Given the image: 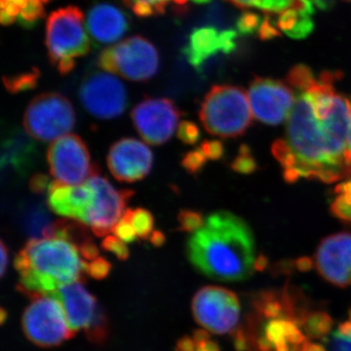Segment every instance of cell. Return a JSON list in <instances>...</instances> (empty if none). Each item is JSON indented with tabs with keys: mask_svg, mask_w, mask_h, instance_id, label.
I'll list each match as a JSON object with an SVG mask.
<instances>
[{
	"mask_svg": "<svg viewBox=\"0 0 351 351\" xmlns=\"http://www.w3.org/2000/svg\"><path fill=\"white\" fill-rule=\"evenodd\" d=\"M341 71H325L297 92L289 117L286 138L295 166L283 178L289 184L301 179L331 182L351 178L348 138L351 100L335 88Z\"/></svg>",
	"mask_w": 351,
	"mask_h": 351,
	"instance_id": "cell-1",
	"label": "cell"
},
{
	"mask_svg": "<svg viewBox=\"0 0 351 351\" xmlns=\"http://www.w3.org/2000/svg\"><path fill=\"white\" fill-rule=\"evenodd\" d=\"M186 253L198 271L223 282L246 280L256 269L250 226L228 211L210 215L204 226L189 237Z\"/></svg>",
	"mask_w": 351,
	"mask_h": 351,
	"instance_id": "cell-2",
	"label": "cell"
},
{
	"mask_svg": "<svg viewBox=\"0 0 351 351\" xmlns=\"http://www.w3.org/2000/svg\"><path fill=\"white\" fill-rule=\"evenodd\" d=\"M77 250L63 239L29 240L14 261L20 276L18 291L34 300L51 297L66 284L84 283L87 263Z\"/></svg>",
	"mask_w": 351,
	"mask_h": 351,
	"instance_id": "cell-3",
	"label": "cell"
},
{
	"mask_svg": "<svg viewBox=\"0 0 351 351\" xmlns=\"http://www.w3.org/2000/svg\"><path fill=\"white\" fill-rule=\"evenodd\" d=\"M248 98L243 88L215 85L201 104L199 119L205 130L226 138L244 135L253 119Z\"/></svg>",
	"mask_w": 351,
	"mask_h": 351,
	"instance_id": "cell-4",
	"label": "cell"
},
{
	"mask_svg": "<svg viewBox=\"0 0 351 351\" xmlns=\"http://www.w3.org/2000/svg\"><path fill=\"white\" fill-rule=\"evenodd\" d=\"M46 47L51 64L63 75L73 71L76 59L89 53L84 15L78 7H64L50 14L46 25Z\"/></svg>",
	"mask_w": 351,
	"mask_h": 351,
	"instance_id": "cell-5",
	"label": "cell"
},
{
	"mask_svg": "<svg viewBox=\"0 0 351 351\" xmlns=\"http://www.w3.org/2000/svg\"><path fill=\"white\" fill-rule=\"evenodd\" d=\"M99 66L132 82H147L156 75L159 55L154 44L143 36H132L101 52Z\"/></svg>",
	"mask_w": 351,
	"mask_h": 351,
	"instance_id": "cell-6",
	"label": "cell"
},
{
	"mask_svg": "<svg viewBox=\"0 0 351 351\" xmlns=\"http://www.w3.org/2000/svg\"><path fill=\"white\" fill-rule=\"evenodd\" d=\"M75 125V108L64 95H38L25 108V130L32 138L40 142L63 137L73 130Z\"/></svg>",
	"mask_w": 351,
	"mask_h": 351,
	"instance_id": "cell-7",
	"label": "cell"
},
{
	"mask_svg": "<svg viewBox=\"0 0 351 351\" xmlns=\"http://www.w3.org/2000/svg\"><path fill=\"white\" fill-rule=\"evenodd\" d=\"M22 325L25 337L41 348L61 345L75 336L61 302L50 295L32 300L25 308Z\"/></svg>",
	"mask_w": 351,
	"mask_h": 351,
	"instance_id": "cell-8",
	"label": "cell"
},
{
	"mask_svg": "<svg viewBox=\"0 0 351 351\" xmlns=\"http://www.w3.org/2000/svg\"><path fill=\"white\" fill-rule=\"evenodd\" d=\"M191 308L196 322L208 332L230 334L239 327V297L228 289L218 286L201 288L193 297Z\"/></svg>",
	"mask_w": 351,
	"mask_h": 351,
	"instance_id": "cell-9",
	"label": "cell"
},
{
	"mask_svg": "<svg viewBox=\"0 0 351 351\" xmlns=\"http://www.w3.org/2000/svg\"><path fill=\"white\" fill-rule=\"evenodd\" d=\"M50 173L57 182L69 186L85 184L99 174L96 164L91 163L87 145L80 136L69 134L57 138L47 152Z\"/></svg>",
	"mask_w": 351,
	"mask_h": 351,
	"instance_id": "cell-10",
	"label": "cell"
},
{
	"mask_svg": "<svg viewBox=\"0 0 351 351\" xmlns=\"http://www.w3.org/2000/svg\"><path fill=\"white\" fill-rule=\"evenodd\" d=\"M83 107L100 119L119 117L126 110V88L112 73L95 71L83 80L80 88Z\"/></svg>",
	"mask_w": 351,
	"mask_h": 351,
	"instance_id": "cell-11",
	"label": "cell"
},
{
	"mask_svg": "<svg viewBox=\"0 0 351 351\" xmlns=\"http://www.w3.org/2000/svg\"><path fill=\"white\" fill-rule=\"evenodd\" d=\"M182 112L174 101L149 98L138 103L131 112L136 130L147 144H165L174 135Z\"/></svg>",
	"mask_w": 351,
	"mask_h": 351,
	"instance_id": "cell-12",
	"label": "cell"
},
{
	"mask_svg": "<svg viewBox=\"0 0 351 351\" xmlns=\"http://www.w3.org/2000/svg\"><path fill=\"white\" fill-rule=\"evenodd\" d=\"M248 97L254 117L267 125H279L285 121L295 104L294 90L274 78H254Z\"/></svg>",
	"mask_w": 351,
	"mask_h": 351,
	"instance_id": "cell-13",
	"label": "cell"
},
{
	"mask_svg": "<svg viewBox=\"0 0 351 351\" xmlns=\"http://www.w3.org/2000/svg\"><path fill=\"white\" fill-rule=\"evenodd\" d=\"M87 182L93 186L96 196L85 223L90 226L96 237H106L113 232L123 217L127 202L134 195V191L130 189L117 191L106 178L99 174L90 178Z\"/></svg>",
	"mask_w": 351,
	"mask_h": 351,
	"instance_id": "cell-14",
	"label": "cell"
},
{
	"mask_svg": "<svg viewBox=\"0 0 351 351\" xmlns=\"http://www.w3.org/2000/svg\"><path fill=\"white\" fill-rule=\"evenodd\" d=\"M316 269L327 282L339 288L351 286V232H339L320 242L315 257Z\"/></svg>",
	"mask_w": 351,
	"mask_h": 351,
	"instance_id": "cell-15",
	"label": "cell"
},
{
	"mask_svg": "<svg viewBox=\"0 0 351 351\" xmlns=\"http://www.w3.org/2000/svg\"><path fill=\"white\" fill-rule=\"evenodd\" d=\"M107 161L108 169L117 181L135 182L151 172L154 154L144 143L125 138L110 147Z\"/></svg>",
	"mask_w": 351,
	"mask_h": 351,
	"instance_id": "cell-16",
	"label": "cell"
},
{
	"mask_svg": "<svg viewBox=\"0 0 351 351\" xmlns=\"http://www.w3.org/2000/svg\"><path fill=\"white\" fill-rule=\"evenodd\" d=\"M237 34L234 29H219L215 27H196L189 34L182 54L197 73L217 55H230L237 49Z\"/></svg>",
	"mask_w": 351,
	"mask_h": 351,
	"instance_id": "cell-17",
	"label": "cell"
},
{
	"mask_svg": "<svg viewBox=\"0 0 351 351\" xmlns=\"http://www.w3.org/2000/svg\"><path fill=\"white\" fill-rule=\"evenodd\" d=\"M93 186L86 182L80 186L54 181L48 189V206L59 216L77 219L85 223L95 201ZM86 225V223H85Z\"/></svg>",
	"mask_w": 351,
	"mask_h": 351,
	"instance_id": "cell-18",
	"label": "cell"
},
{
	"mask_svg": "<svg viewBox=\"0 0 351 351\" xmlns=\"http://www.w3.org/2000/svg\"><path fill=\"white\" fill-rule=\"evenodd\" d=\"M51 297L56 298L61 302L69 327L75 334L80 330L86 331L103 309L96 298L90 294L80 282L61 286Z\"/></svg>",
	"mask_w": 351,
	"mask_h": 351,
	"instance_id": "cell-19",
	"label": "cell"
},
{
	"mask_svg": "<svg viewBox=\"0 0 351 351\" xmlns=\"http://www.w3.org/2000/svg\"><path fill=\"white\" fill-rule=\"evenodd\" d=\"M87 29L97 43L112 44L123 38L129 29V21L119 7L99 3L88 12Z\"/></svg>",
	"mask_w": 351,
	"mask_h": 351,
	"instance_id": "cell-20",
	"label": "cell"
},
{
	"mask_svg": "<svg viewBox=\"0 0 351 351\" xmlns=\"http://www.w3.org/2000/svg\"><path fill=\"white\" fill-rule=\"evenodd\" d=\"M38 157V147L29 134L18 128L7 132L1 144L2 170L10 169L24 177L34 168Z\"/></svg>",
	"mask_w": 351,
	"mask_h": 351,
	"instance_id": "cell-21",
	"label": "cell"
},
{
	"mask_svg": "<svg viewBox=\"0 0 351 351\" xmlns=\"http://www.w3.org/2000/svg\"><path fill=\"white\" fill-rule=\"evenodd\" d=\"M21 223L25 234L31 239H54V221L40 203L25 205L21 213Z\"/></svg>",
	"mask_w": 351,
	"mask_h": 351,
	"instance_id": "cell-22",
	"label": "cell"
},
{
	"mask_svg": "<svg viewBox=\"0 0 351 351\" xmlns=\"http://www.w3.org/2000/svg\"><path fill=\"white\" fill-rule=\"evenodd\" d=\"M314 11L299 10L294 7L285 9L277 18L276 24L280 32H285L289 38L304 39L313 34Z\"/></svg>",
	"mask_w": 351,
	"mask_h": 351,
	"instance_id": "cell-23",
	"label": "cell"
},
{
	"mask_svg": "<svg viewBox=\"0 0 351 351\" xmlns=\"http://www.w3.org/2000/svg\"><path fill=\"white\" fill-rule=\"evenodd\" d=\"M256 313L258 317L265 320L276 319V318H288L284 304L282 292L265 291L260 293L254 301Z\"/></svg>",
	"mask_w": 351,
	"mask_h": 351,
	"instance_id": "cell-24",
	"label": "cell"
},
{
	"mask_svg": "<svg viewBox=\"0 0 351 351\" xmlns=\"http://www.w3.org/2000/svg\"><path fill=\"white\" fill-rule=\"evenodd\" d=\"M54 239L66 240L76 247L91 239L87 225L73 219H61L54 221Z\"/></svg>",
	"mask_w": 351,
	"mask_h": 351,
	"instance_id": "cell-25",
	"label": "cell"
},
{
	"mask_svg": "<svg viewBox=\"0 0 351 351\" xmlns=\"http://www.w3.org/2000/svg\"><path fill=\"white\" fill-rule=\"evenodd\" d=\"M306 337L314 339L327 338L332 328V319L327 313L307 311L299 325Z\"/></svg>",
	"mask_w": 351,
	"mask_h": 351,
	"instance_id": "cell-26",
	"label": "cell"
},
{
	"mask_svg": "<svg viewBox=\"0 0 351 351\" xmlns=\"http://www.w3.org/2000/svg\"><path fill=\"white\" fill-rule=\"evenodd\" d=\"M189 0H123L129 8L138 17H152L161 15L171 5L182 7Z\"/></svg>",
	"mask_w": 351,
	"mask_h": 351,
	"instance_id": "cell-27",
	"label": "cell"
},
{
	"mask_svg": "<svg viewBox=\"0 0 351 351\" xmlns=\"http://www.w3.org/2000/svg\"><path fill=\"white\" fill-rule=\"evenodd\" d=\"M39 71L34 69L32 71L21 73V75L8 76L3 78L4 86L11 94L29 91L38 86Z\"/></svg>",
	"mask_w": 351,
	"mask_h": 351,
	"instance_id": "cell-28",
	"label": "cell"
},
{
	"mask_svg": "<svg viewBox=\"0 0 351 351\" xmlns=\"http://www.w3.org/2000/svg\"><path fill=\"white\" fill-rule=\"evenodd\" d=\"M131 221L138 239H149L154 226V218L151 212L144 208L132 210Z\"/></svg>",
	"mask_w": 351,
	"mask_h": 351,
	"instance_id": "cell-29",
	"label": "cell"
},
{
	"mask_svg": "<svg viewBox=\"0 0 351 351\" xmlns=\"http://www.w3.org/2000/svg\"><path fill=\"white\" fill-rule=\"evenodd\" d=\"M88 341L94 345H104L107 343L110 335V324L105 311L101 309L91 326L85 331Z\"/></svg>",
	"mask_w": 351,
	"mask_h": 351,
	"instance_id": "cell-30",
	"label": "cell"
},
{
	"mask_svg": "<svg viewBox=\"0 0 351 351\" xmlns=\"http://www.w3.org/2000/svg\"><path fill=\"white\" fill-rule=\"evenodd\" d=\"M43 4L41 0H29L24 8L21 10L17 22L27 29H31L34 25L38 24L39 21L45 16Z\"/></svg>",
	"mask_w": 351,
	"mask_h": 351,
	"instance_id": "cell-31",
	"label": "cell"
},
{
	"mask_svg": "<svg viewBox=\"0 0 351 351\" xmlns=\"http://www.w3.org/2000/svg\"><path fill=\"white\" fill-rule=\"evenodd\" d=\"M230 167L234 172L242 175H250L258 170V163L252 156L250 147L246 145L240 147L239 156L233 159Z\"/></svg>",
	"mask_w": 351,
	"mask_h": 351,
	"instance_id": "cell-32",
	"label": "cell"
},
{
	"mask_svg": "<svg viewBox=\"0 0 351 351\" xmlns=\"http://www.w3.org/2000/svg\"><path fill=\"white\" fill-rule=\"evenodd\" d=\"M179 228L184 232L195 233L200 230L205 223L204 217L201 212L195 210H182L178 215Z\"/></svg>",
	"mask_w": 351,
	"mask_h": 351,
	"instance_id": "cell-33",
	"label": "cell"
},
{
	"mask_svg": "<svg viewBox=\"0 0 351 351\" xmlns=\"http://www.w3.org/2000/svg\"><path fill=\"white\" fill-rule=\"evenodd\" d=\"M207 157L205 156V154H203L199 147H197V149L186 152L182 158L181 164L186 172L196 176L202 172L205 165L207 164Z\"/></svg>",
	"mask_w": 351,
	"mask_h": 351,
	"instance_id": "cell-34",
	"label": "cell"
},
{
	"mask_svg": "<svg viewBox=\"0 0 351 351\" xmlns=\"http://www.w3.org/2000/svg\"><path fill=\"white\" fill-rule=\"evenodd\" d=\"M29 0H0L1 13L0 20L3 25L13 24L19 17L21 10L24 8Z\"/></svg>",
	"mask_w": 351,
	"mask_h": 351,
	"instance_id": "cell-35",
	"label": "cell"
},
{
	"mask_svg": "<svg viewBox=\"0 0 351 351\" xmlns=\"http://www.w3.org/2000/svg\"><path fill=\"white\" fill-rule=\"evenodd\" d=\"M263 20L257 13L247 12L242 13L237 21V29L241 36H248L256 34L260 29Z\"/></svg>",
	"mask_w": 351,
	"mask_h": 351,
	"instance_id": "cell-36",
	"label": "cell"
},
{
	"mask_svg": "<svg viewBox=\"0 0 351 351\" xmlns=\"http://www.w3.org/2000/svg\"><path fill=\"white\" fill-rule=\"evenodd\" d=\"M132 209H126L124 212L123 217L115 226L113 232L115 233L117 237L121 239L125 243H131L135 241L137 239V233H136L135 228L132 225L131 221Z\"/></svg>",
	"mask_w": 351,
	"mask_h": 351,
	"instance_id": "cell-37",
	"label": "cell"
},
{
	"mask_svg": "<svg viewBox=\"0 0 351 351\" xmlns=\"http://www.w3.org/2000/svg\"><path fill=\"white\" fill-rule=\"evenodd\" d=\"M177 136L184 144L195 145L200 138L199 127L195 122L184 120L178 126Z\"/></svg>",
	"mask_w": 351,
	"mask_h": 351,
	"instance_id": "cell-38",
	"label": "cell"
},
{
	"mask_svg": "<svg viewBox=\"0 0 351 351\" xmlns=\"http://www.w3.org/2000/svg\"><path fill=\"white\" fill-rule=\"evenodd\" d=\"M330 212L341 223L351 226V200H346L341 196L337 195L330 206Z\"/></svg>",
	"mask_w": 351,
	"mask_h": 351,
	"instance_id": "cell-39",
	"label": "cell"
},
{
	"mask_svg": "<svg viewBox=\"0 0 351 351\" xmlns=\"http://www.w3.org/2000/svg\"><path fill=\"white\" fill-rule=\"evenodd\" d=\"M101 246L104 250L114 254L120 261L128 260L129 256H130V251H129L125 242L122 241L119 237H112V235L106 237L101 242Z\"/></svg>",
	"mask_w": 351,
	"mask_h": 351,
	"instance_id": "cell-40",
	"label": "cell"
},
{
	"mask_svg": "<svg viewBox=\"0 0 351 351\" xmlns=\"http://www.w3.org/2000/svg\"><path fill=\"white\" fill-rule=\"evenodd\" d=\"M112 265L107 258H97L86 265V274L96 280H103L110 274Z\"/></svg>",
	"mask_w": 351,
	"mask_h": 351,
	"instance_id": "cell-41",
	"label": "cell"
},
{
	"mask_svg": "<svg viewBox=\"0 0 351 351\" xmlns=\"http://www.w3.org/2000/svg\"><path fill=\"white\" fill-rule=\"evenodd\" d=\"M199 149L202 151L208 160H219L225 156V145L221 141L206 140L201 143Z\"/></svg>",
	"mask_w": 351,
	"mask_h": 351,
	"instance_id": "cell-42",
	"label": "cell"
},
{
	"mask_svg": "<svg viewBox=\"0 0 351 351\" xmlns=\"http://www.w3.org/2000/svg\"><path fill=\"white\" fill-rule=\"evenodd\" d=\"M193 338L195 341V351H221L218 343L205 330H196L193 332Z\"/></svg>",
	"mask_w": 351,
	"mask_h": 351,
	"instance_id": "cell-43",
	"label": "cell"
},
{
	"mask_svg": "<svg viewBox=\"0 0 351 351\" xmlns=\"http://www.w3.org/2000/svg\"><path fill=\"white\" fill-rule=\"evenodd\" d=\"M281 36L280 29L277 27L276 21L269 15L263 18L262 25L258 32V36L261 40H272Z\"/></svg>",
	"mask_w": 351,
	"mask_h": 351,
	"instance_id": "cell-44",
	"label": "cell"
},
{
	"mask_svg": "<svg viewBox=\"0 0 351 351\" xmlns=\"http://www.w3.org/2000/svg\"><path fill=\"white\" fill-rule=\"evenodd\" d=\"M29 186L34 195H43L49 189V177L43 173L34 174L29 180Z\"/></svg>",
	"mask_w": 351,
	"mask_h": 351,
	"instance_id": "cell-45",
	"label": "cell"
},
{
	"mask_svg": "<svg viewBox=\"0 0 351 351\" xmlns=\"http://www.w3.org/2000/svg\"><path fill=\"white\" fill-rule=\"evenodd\" d=\"M331 351H351V336H343L338 331L332 334L330 341Z\"/></svg>",
	"mask_w": 351,
	"mask_h": 351,
	"instance_id": "cell-46",
	"label": "cell"
},
{
	"mask_svg": "<svg viewBox=\"0 0 351 351\" xmlns=\"http://www.w3.org/2000/svg\"><path fill=\"white\" fill-rule=\"evenodd\" d=\"M293 0H263L262 10L267 13H278L287 9Z\"/></svg>",
	"mask_w": 351,
	"mask_h": 351,
	"instance_id": "cell-47",
	"label": "cell"
},
{
	"mask_svg": "<svg viewBox=\"0 0 351 351\" xmlns=\"http://www.w3.org/2000/svg\"><path fill=\"white\" fill-rule=\"evenodd\" d=\"M78 251H80V256L86 261L96 260L99 256L98 247L92 241V239L88 240V241L80 245L78 247Z\"/></svg>",
	"mask_w": 351,
	"mask_h": 351,
	"instance_id": "cell-48",
	"label": "cell"
},
{
	"mask_svg": "<svg viewBox=\"0 0 351 351\" xmlns=\"http://www.w3.org/2000/svg\"><path fill=\"white\" fill-rule=\"evenodd\" d=\"M176 351H195V339L193 337H182L176 345Z\"/></svg>",
	"mask_w": 351,
	"mask_h": 351,
	"instance_id": "cell-49",
	"label": "cell"
},
{
	"mask_svg": "<svg viewBox=\"0 0 351 351\" xmlns=\"http://www.w3.org/2000/svg\"><path fill=\"white\" fill-rule=\"evenodd\" d=\"M239 8H258L262 10L263 0H226Z\"/></svg>",
	"mask_w": 351,
	"mask_h": 351,
	"instance_id": "cell-50",
	"label": "cell"
},
{
	"mask_svg": "<svg viewBox=\"0 0 351 351\" xmlns=\"http://www.w3.org/2000/svg\"><path fill=\"white\" fill-rule=\"evenodd\" d=\"M295 269L302 272L309 271L313 267V262L311 258L307 257H302L295 261Z\"/></svg>",
	"mask_w": 351,
	"mask_h": 351,
	"instance_id": "cell-51",
	"label": "cell"
},
{
	"mask_svg": "<svg viewBox=\"0 0 351 351\" xmlns=\"http://www.w3.org/2000/svg\"><path fill=\"white\" fill-rule=\"evenodd\" d=\"M0 253H1V265H0V276H4L5 274L7 265H8V251H7V247L4 241L0 242Z\"/></svg>",
	"mask_w": 351,
	"mask_h": 351,
	"instance_id": "cell-52",
	"label": "cell"
},
{
	"mask_svg": "<svg viewBox=\"0 0 351 351\" xmlns=\"http://www.w3.org/2000/svg\"><path fill=\"white\" fill-rule=\"evenodd\" d=\"M149 241L154 245V247L163 246L166 241L165 235L160 230H156L152 233L151 237H149Z\"/></svg>",
	"mask_w": 351,
	"mask_h": 351,
	"instance_id": "cell-53",
	"label": "cell"
},
{
	"mask_svg": "<svg viewBox=\"0 0 351 351\" xmlns=\"http://www.w3.org/2000/svg\"><path fill=\"white\" fill-rule=\"evenodd\" d=\"M313 4L320 10L328 11L331 10L332 7L336 4V0H311Z\"/></svg>",
	"mask_w": 351,
	"mask_h": 351,
	"instance_id": "cell-54",
	"label": "cell"
},
{
	"mask_svg": "<svg viewBox=\"0 0 351 351\" xmlns=\"http://www.w3.org/2000/svg\"><path fill=\"white\" fill-rule=\"evenodd\" d=\"M301 351H327L325 350L324 346L319 345V343H311V341H306V343L302 345Z\"/></svg>",
	"mask_w": 351,
	"mask_h": 351,
	"instance_id": "cell-55",
	"label": "cell"
},
{
	"mask_svg": "<svg viewBox=\"0 0 351 351\" xmlns=\"http://www.w3.org/2000/svg\"><path fill=\"white\" fill-rule=\"evenodd\" d=\"M338 332L339 334L343 335V336H351V309L350 313V320L341 323L338 328Z\"/></svg>",
	"mask_w": 351,
	"mask_h": 351,
	"instance_id": "cell-56",
	"label": "cell"
},
{
	"mask_svg": "<svg viewBox=\"0 0 351 351\" xmlns=\"http://www.w3.org/2000/svg\"><path fill=\"white\" fill-rule=\"evenodd\" d=\"M267 258L265 256L260 255L256 258L255 269L257 270H263L267 267Z\"/></svg>",
	"mask_w": 351,
	"mask_h": 351,
	"instance_id": "cell-57",
	"label": "cell"
},
{
	"mask_svg": "<svg viewBox=\"0 0 351 351\" xmlns=\"http://www.w3.org/2000/svg\"><path fill=\"white\" fill-rule=\"evenodd\" d=\"M7 316H8V313L4 308H1V313H0V320H1V324H4L7 319Z\"/></svg>",
	"mask_w": 351,
	"mask_h": 351,
	"instance_id": "cell-58",
	"label": "cell"
},
{
	"mask_svg": "<svg viewBox=\"0 0 351 351\" xmlns=\"http://www.w3.org/2000/svg\"><path fill=\"white\" fill-rule=\"evenodd\" d=\"M348 154L351 157V127L350 130V135L348 138Z\"/></svg>",
	"mask_w": 351,
	"mask_h": 351,
	"instance_id": "cell-59",
	"label": "cell"
},
{
	"mask_svg": "<svg viewBox=\"0 0 351 351\" xmlns=\"http://www.w3.org/2000/svg\"><path fill=\"white\" fill-rule=\"evenodd\" d=\"M191 1L195 2L196 4H206L211 2L212 0H191Z\"/></svg>",
	"mask_w": 351,
	"mask_h": 351,
	"instance_id": "cell-60",
	"label": "cell"
},
{
	"mask_svg": "<svg viewBox=\"0 0 351 351\" xmlns=\"http://www.w3.org/2000/svg\"><path fill=\"white\" fill-rule=\"evenodd\" d=\"M41 1H43V3H47V2L51 1V0H41Z\"/></svg>",
	"mask_w": 351,
	"mask_h": 351,
	"instance_id": "cell-61",
	"label": "cell"
},
{
	"mask_svg": "<svg viewBox=\"0 0 351 351\" xmlns=\"http://www.w3.org/2000/svg\"><path fill=\"white\" fill-rule=\"evenodd\" d=\"M345 1L351 2V0H345Z\"/></svg>",
	"mask_w": 351,
	"mask_h": 351,
	"instance_id": "cell-62",
	"label": "cell"
}]
</instances>
